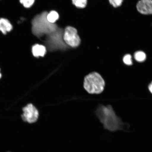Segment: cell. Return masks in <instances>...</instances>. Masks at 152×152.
I'll list each match as a JSON object with an SVG mask.
<instances>
[{
	"instance_id": "cell-14",
	"label": "cell",
	"mask_w": 152,
	"mask_h": 152,
	"mask_svg": "<svg viewBox=\"0 0 152 152\" xmlns=\"http://www.w3.org/2000/svg\"><path fill=\"white\" fill-rule=\"evenodd\" d=\"M123 1L124 0H109L110 4L115 8L121 7Z\"/></svg>"
},
{
	"instance_id": "cell-16",
	"label": "cell",
	"mask_w": 152,
	"mask_h": 152,
	"mask_svg": "<svg viewBox=\"0 0 152 152\" xmlns=\"http://www.w3.org/2000/svg\"><path fill=\"white\" fill-rule=\"evenodd\" d=\"M1 73H0V78H1Z\"/></svg>"
},
{
	"instance_id": "cell-13",
	"label": "cell",
	"mask_w": 152,
	"mask_h": 152,
	"mask_svg": "<svg viewBox=\"0 0 152 152\" xmlns=\"http://www.w3.org/2000/svg\"><path fill=\"white\" fill-rule=\"evenodd\" d=\"M35 0H20L21 4L25 8H30L35 3Z\"/></svg>"
},
{
	"instance_id": "cell-4",
	"label": "cell",
	"mask_w": 152,
	"mask_h": 152,
	"mask_svg": "<svg viewBox=\"0 0 152 152\" xmlns=\"http://www.w3.org/2000/svg\"><path fill=\"white\" fill-rule=\"evenodd\" d=\"M63 39L68 46L73 48L78 47L81 43L77 30L71 26H66L64 28Z\"/></svg>"
},
{
	"instance_id": "cell-10",
	"label": "cell",
	"mask_w": 152,
	"mask_h": 152,
	"mask_svg": "<svg viewBox=\"0 0 152 152\" xmlns=\"http://www.w3.org/2000/svg\"><path fill=\"white\" fill-rule=\"evenodd\" d=\"M59 18V15L56 11H51L48 13L47 16L48 21L50 23H54Z\"/></svg>"
},
{
	"instance_id": "cell-5",
	"label": "cell",
	"mask_w": 152,
	"mask_h": 152,
	"mask_svg": "<svg viewBox=\"0 0 152 152\" xmlns=\"http://www.w3.org/2000/svg\"><path fill=\"white\" fill-rule=\"evenodd\" d=\"M23 113L22 115V118L24 121L29 123L37 121L39 116V111L33 104H28L23 108Z\"/></svg>"
},
{
	"instance_id": "cell-6",
	"label": "cell",
	"mask_w": 152,
	"mask_h": 152,
	"mask_svg": "<svg viewBox=\"0 0 152 152\" xmlns=\"http://www.w3.org/2000/svg\"><path fill=\"white\" fill-rule=\"evenodd\" d=\"M136 7L138 12L141 14L152 15V0H139Z\"/></svg>"
},
{
	"instance_id": "cell-3",
	"label": "cell",
	"mask_w": 152,
	"mask_h": 152,
	"mask_svg": "<svg viewBox=\"0 0 152 152\" xmlns=\"http://www.w3.org/2000/svg\"><path fill=\"white\" fill-rule=\"evenodd\" d=\"M83 86L89 94L98 95L103 92L105 82L99 73L92 72L85 77Z\"/></svg>"
},
{
	"instance_id": "cell-8",
	"label": "cell",
	"mask_w": 152,
	"mask_h": 152,
	"mask_svg": "<svg viewBox=\"0 0 152 152\" xmlns=\"http://www.w3.org/2000/svg\"><path fill=\"white\" fill-rule=\"evenodd\" d=\"M13 28L12 24L9 21L4 18L0 19V31L4 34L10 32Z\"/></svg>"
},
{
	"instance_id": "cell-2",
	"label": "cell",
	"mask_w": 152,
	"mask_h": 152,
	"mask_svg": "<svg viewBox=\"0 0 152 152\" xmlns=\"http://www.w3.org/2000/svg\"><path fill=\"white\" fill-rule=\"evenodd\" d=\"M48 13L44 12L36 15L31 22V31L35 37L40 39L45 36L56 31L58 27L56 23L48 21L47 16Z\"/></svg>"
},
{
	"instance_id": "cell-1",
	"label": "cell",
	"mask_w": 152,
	"mask_h": 152,
	"mask_svg": "<svg viewBox=\"0 0 152 152\" xmlns=\"http://www.w3.org/2000/svg\"><path fill=\"white\" fill-rule=\"evenodd\" d=\"M97 111V116L105 130L113 132L118 131L126 132L130 127L129 124L123 122L111 105L100 104Z\"/></svg>"
},
{
	"instance_id": "cell-15",
	"label": "cell",
	"mask_w": 152,
	"mask_h": 152,
	"mask_svg": "<svg viewBox=\"0 0 152 152\" xmlns=\"http://www.w3.org/2000/svg\"><path fill=\"white\" fill-rule=\"evenodd\" d=\"M148 89L149 92L152 94V81L148 86Z\"/></svg>"
},
{
	"instance_id": "cell-7",
	"label": "cell",
	"mask_w": 152,
	"mask_h": 152,
	"mask_svg": "<svg viewBox=\"0 0 152 152\" xmlns=\"http://www.w3.org/2000/svg\"><path fill=\"white\" fill-rule=\"evenodd\" d=\"M47 52L46 47L43 45L37 44L32 47V55L35 58H39V57H44Z\"/></svg>"
},
{
	"instance_id": "cell-12",
	"label": "cell",
	"mask_w": 152,
	"mask_h": 152,
	"mask_svg": "<svg viewBox=\"0 0 152 152\" xmlns=\"http://www.w3.org/2000/svg\"><path fill=\"white\" fill-rule=\"evenodd\" d=\"M123 62L124 65L132 66L133 64L132 56L130 54H126L123 56Z\"/></svg>"
},
{
	"instance_id": "cell-11",
	"label": "cell",
	"mask_w": 152,
	"mask_h": 152,
	"mask_svg": "<svg viewBox=\"0 0 152 152\" xmlns=\"http://www.w3.org/2000/svg\"><path fill=\"white\" fill-rule=\"evenodd\" d=\"M72 3L79 9H84L87 6V0H72Z\"/></svg>"
},
{
	"instance_id": "cell-9",
	"label": "cell",
	"mask_w": 152,
	"mask_h": 152,
	"mask_svg": "<svg viewBox=\"0 0 152 152\" xmlns=\"http://www.w3.org/2000/svg\"><path fill=\"white\" fill-rule=\"evenodd\" d=\"M134 59L136 62L142 63L145 61L147 59V55L143 51H137L134 54Z\"/></svg>"
}]
</instances>
